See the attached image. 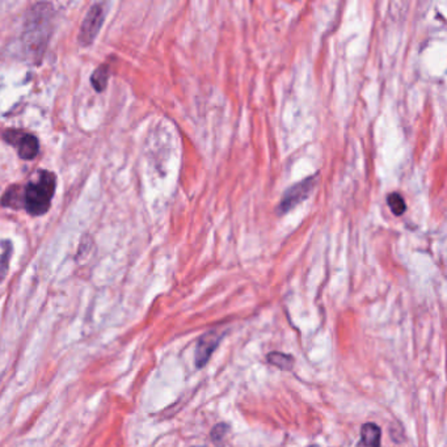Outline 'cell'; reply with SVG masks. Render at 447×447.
Segmentation results:
<instances>
[{
	"label": "cell",
	"mask_w": 447,
	"mask_h": 447,
	"mask_svg": "<svg viewBox=\"0 0 447 447\" xmlns=\"http://www.w3.org/2000/svg\"><path fill=\"white\" fill-rule=\"evenodd\" d=\"M108 79H109V70H108V66L102 65L95 70V72L91 76V83L97 92H102L107 88Z\"/></svg>",
	"instance_id": "9c48e42d"
},
{
	"label": "cell",
	"mask_w": 447,
	"mask_h": 447,
	"mask_svg": "<svg viewBox=\"0 0 447 447\" xmlns=\"http://www.w3.org/2000/svg\"><path fill=\"white\" fill-rule=\"evenodd\" d=\"M55 185L57 178L53 172L40 171L38 178L31 181L21 192V206L33 217L43 215L50 208Z\"/></svg>",
	"instance_id": "7a4b0ae2"
},
{
	"label": "cell",
	"mask_w": 447,
	"mask_h": 447,
	"mask_svg": "<svg viewBox=\"0 0 447 447\" xmlns=\"http://www.w3.org/2000/svg\"><path fill=\"white\" fill-rule=\"evenodd\" d=\"M105 18V11L102 4H95L88 11L85 21L80 28L79 33V43L82 46H88L93 43L96 36L100 32Z\"/></svg>",
	"instance_id": "3957f363"
},
{
	"label": "cell",
	"mask_w": 447,
	"mask_h": 447,
	"mask_svg": "<svg viewBox=\"0 0 447 447\" xmlns=\"http://www.w3.org/2000/svg\"><path fill=\"white\" fill-rule=\"evenodd\" d=\"M195 447H206V446H195Z\"/></svg>",
	"instance_id": "5bb4252c"
},
{
	"label": "cell",
	"mask_w": 447,
	"mask_h": 447,
	"mask_svg": "<svg viewBox=\"0 0 447 447\" xmlns=\"http://www.w3.org/2000/svg\"><path fill=\"white\" fill-rule=\"evenodd\" d=\"M51 16L53 9L50 4L40 3L31 9L24 31V43L28 54H31L33 60H40L43 57L50 37Z\"/></svg>",
	"instance_id": "6da1fadb"
},
{
	"label": "cell",
	"mask_w": 447,
	"mask_h": 447,
	"mask_svg": "<svg viewBox=\"0 0 447 447\" xmlns=\"http://www.w3.org/2000/svg\"><path fill=\"white\" fill-rule=\"evenodd\" d=\"M382 431L374 422H366L361 428V445L363 447H380Z\"/></svg>",
	"instance_id": "52a82bcc"
},
{
	"label": "cell",
	"mask_w": 447,
	"mask_h": 447,
	"mask_svg": "<svg viewBox=\"0 0 447 447\" xmlns=\"http://www.w3.org/2000/svg\"><path fill=\"white\" fill-rule=\"evenodd\" d=\"M388 206L392 210L395 215H402L404 214L406 209V203L404 198L399 193H391L387 197Z\"/></svg>",
	"instance_id": "8fae6325"
},
{
	"label": "cell",
	"mask_w": 447,
	"mask_h": 447,
	"mask_svg": "<svg viewBox=\"0 0 447 447\" xmlns=\"http://www.w3.org/2000/svg\"><path fill=\"white\" fill-rule=\"evenodd\" d=\"M4 139L9 144L16 146L17 151L21 159L32 161L40 151L38 139L32 134H28L20 130H9L4 133Z\"/></svg>",
	"instance_id": "277c9868"
},
{
	"label": "cell",
	"mask_w": 447,
	"mask_h": 447,
	"mask_svg": "<svg viewBox=\"0 0 447 447\" xmlns=\"http://www.w3.org/2000/svg\"><path fill=\"white\" fill-rule=\"evenodd\" d=\"M225 336V332H220L212 329L210 332L205 333L198 340L195 346V355H194V363L198 369H203L206 363L210 361L211 355L214 350L220 345V340Z\"/></svg>",
	"instance_id": "5b68a950"
},
{
	"label": "cell",
	"mask_w": 447,
	"mask_h": 447,
	"mask_svg": "<svg viewBox=\"0 0 447 447\" xmlns=\"http://www.w3.org/2000/svg\"><path fill=\"white\" fill-rule=\"evenodd\" d=\"M310 447H319V446H316V445H313V446H310Z\"/></svg>",
	"instance_id": "4fadbf2b"
},
{
	"label": "cell",
	"mask_w": 447,
	"mask_h": 447,
	"mask_svg": "<svg viewBox=\"0 0 447 447\" xmlns=\"http://www.w3.org/2000/svg\"><path fill=\"white\" fill-rule=\"evenodd\" d=\"M266 360L270 365L279 367V370H284V372L291 370L294 366V358L291 355H284V353L273 352V353L268 355Z\"/></svg>",
	"instance_id": "ba28073f"
},
{
	"label": "cell",
	"mask_w": 447,
	"mask_h": 447,
	"mask_svg": "<svg viewBox=\"0 0 447 447\" xmlns=\"http://www.w3.org/2000/svg\"><path fill=\"white\" fill-rule=\"evenodd\" d=\"M313 185V178H306L302 183L291 186L286 193L284 194L282 201L279 203V214H285L289 210H291L294 206H296L301 201H303L304 198H307V195L311 192Z\"/></svg>",
	"instance_id": "8992f818"
},
{
	"label": "cell",
	"mask_w": 447,
	"mask_h": 447,
	"mask_svg": "<svg viewBox=\"0 0 447 447\" xmlns=\"http://www.w3.org/2000/svg\"><path fill=\"white\" fill-rule=\"evenodd\" d=\"M228 429H230V428H228L227 424H218V425H215L210 433L212 442H214V443H220V442L223 441V438L226 437Z\"/></svg>",
	"instance_id": "7c38bea8"
},
{
	"label": "cell",
	"mask_w": 447,
	"mask_h": 447,
	"mask_svg": "<svg viewBox=\"0 0 447 447\" xmlns=\"http://www.w3.org/2000/svg\"><path fill=\"white\" fill-rule=\"evenodd\" d=\"M3 248V254H0V282L6 279L9 269V259L12 254V243L9 240H4L0 243Z\"/></svg>",
	"instance_id": "30bf717a"
}]
</instances>
